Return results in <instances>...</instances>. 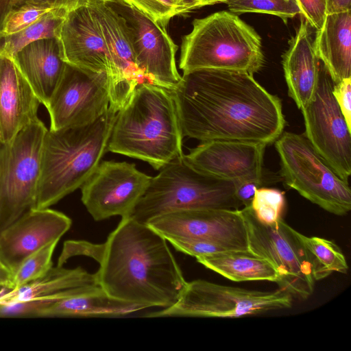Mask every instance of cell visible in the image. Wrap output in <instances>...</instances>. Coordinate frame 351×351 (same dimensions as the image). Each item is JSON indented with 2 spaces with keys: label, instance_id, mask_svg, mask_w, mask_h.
<instances>
[{
  "label": "cell",
  "instance_id": "obj_1",
  "mask_svg": "<svg viewBox=\"0 0 351 351\" xmlns=\"http://www.w3.org/2000/svg\"><path fill=\"white\" fill-rule=\"evenodd\" d=\"M184 136L269 145L283 132L280 99L246 72L199 69L183 73L170 90Z\"/></svg>",
  "mask_w": 351,
  "mask_h": 351
},
{
  "label": "cell",
  "instance_id": "obj_2",
  "mask_svg": "<svg viewBox=\"0 0 351 351\" xmlns=\"http://www.w3.org/2000/svg\"><path fill=\"white\" fill-rule=\"evenodd\" d=\"M104 244L95 275L108 295L147 308L178 300L187 282L167 240L148 224L121 217Z\"/></svg>",
  "mask_w": 351,
  "mask_h": 351
},
{
  "label": "cell",
  "instance_id": "obj_3",
  "mask_svg": "<svg viewBox=\"0 0 351 351\" xmlns=\"http://www.w3.org/2000/svg\"><path fill=\"white\" fill-rule=\"evenodd\" d=\"M183 136L171 91L144 82L118 111L107 150L142 160L160 170L184 155Z\"/></svg>",
  "mask_w": 351,
  "mask_h": 351
},
{
  "label": "cell",
  "instance_id": "obj_4",
  "mask_svg": "<svg viewBox=\"0 0 351 351\" xmlns=\"http://www.w3.org/2000/svg\"><path fill=\"white\" fill-rule=\"evenodd\" d=\"M118 111L110 104L89 124L47 129L34 208H49L82 185L107 151Z\"/></svg>",
  "mask_w": 351,
  "mask_h": 351
},
{
  "label": "cell",
  "instance_id": "obj_5",
  "mask_svg": "<svg viewBox=\"0 0 351 351\" xmlns=\"http://www.w3.org/2000/svg\"><path fill=\"white\" fill-rule=\"evenodd\" d=\"M182 37L179 67L186 73L199 69L246 72L264 66L261 37L237 14L222 10L195 19Z\"/></svg>",
  "mask_w": 351,
  "mask_h": 351
},
{
  "label": "cell",
  "instance_id": "obj_6",
  "mask_svg": "<svg viewBox=\"0 0 351 351\" xmlns=\"http://www.w3.org/2000/svg\"><path fill=\"white\" fill-rule=\"evenodd\" d=\"M183 156L169 161L152 177L129 217L147 223L159 215L178 210L240 209L235 182L194 169Z\"/></svg>",
  "mask_w": 351,
  "mask_h": 351
},
{
  "label": "cell",
  "instance_id": "obj_7",
  "mask_svg": "<svg viewBox=\"0 0 351 351\" xmlns=\"http://www.w3.org/2000/svg\"><path fill=\"white\" fill-rule=\"evenodd\" d=\"M280 176L289 188L326 211L345 215L351 210V190L305 134L285 132L275 141Z\"/></svg>",
  "mask_w": 351,
  "mask_h": 351
},
{
  "label": "cell",
  "instance_id": "obj_8",
  "mask_svg": "<svg viewBox=\"0 0 351 351\" xmlns=\"http://www.w3.org/2000/svg\"><path fill=\"white\" fill-rule=\"evenodd\" d=\"M47 131L38 118L0 144V234L34 208Z\"/></svg>",
  "mask_w": 351,
  "mask_h": 351
},
{
  "label": "cell",
  "instance_id": "obj_9",
  "mask_svg": "<svg viewBox=\"0 0 351 351\" xmlns=\"http://www.w3.org/2000/svg\"><path fill=\"white\" fill-rule=\"evenodd\" d=\"M292 295L276 291L250 290L204 280L187 282L172 306L145 315L147 317H240L291 308Z\"/></svg>",
  "mask_w": 351,
  "mask_h": 351
},
{
  "label": "cell",
  "instance_id": "obj_10",
  "mask_svg": "<svg viewBox=\"0 0 351 351\" xmlns=\"http://www.w3.org/2000/svg\"><path fill=\"white\" fill-rule=\"evenodd\" d=\"M250 252L268 260L279 274L278 285L292 296L305 300L313 292L314 279L300 232L282 218L271 224L259 221L250 206L243 207Z\"/></svg>",
  "mask_w": 351,
  "mask_h": 351
},
{
  "label": "cell",
  "instance_id": "obj_11",
  "mask_svg": "<svg viewBox=\"0 0 351 351\" xmlns=\"http://www.w3.org/2000/svg\"><path fill=\"white\" fill-rule=\"evenodd\" d=\"M333 84L327 70L320 64L314 95L301 110L304 134L339 176L348 182L351 174V130L332 95Z\"/></svg>",
  "mask_w": 351,
  "mask_h": 351
},
{
  "label": "cell",
  "instance_id": "obj_12",
  "mask_svg": "<svg viewBox=\"0 0 351 351\" xmlns=\"http://www.w3.org/2000/svg\"><path fill=\"white\" fill-rule=\"evenodd\" d=\"M110 106L109 79L95 73L65 64L60 80L46 107L50 130L89 124Z\"/></svg>",
  "mask_w": 351,
  "mask_h": 351
},
{
  "label": "cell",
  "instance_id": "obj_13",
  "mask_svg": "<svg viewBox=\"0 0 351 351\" xmlns=\"http://www.w3.org/2000/svg\"><path fill=\"white\" fill-rule=\"evenodd\" d=\"M151 179L134 163L103 161L80 186L82 202L97 221L129 217Z\"/></svg>",
  "mask_w": 351,
  "mask_h": 351
},
{
  "label": "cell",
  "instance_id": "obj_14",
  "mask_svg": "<svg viewBox=\"0 0 351 351\" xmlns=\"http://www.w3.org/2000/svg\"><path fill=\"white\" fill-rule=\"evenodd\" d=\"M125 20L137 66L148 82L171 90L180 82L178 46L166 27L121 0H107Z\"/></svg>",
  "mask_w": 351,
  "mask_h": 351
},
{
  "label": "cell",
  "instance_id": "obj_15",
  "mask_svg": "<svg viewBox=\"0 0 351 351\" xmlns=\"http://www.w3.org/2000/svg\"><path fill=\"white\" fill-rule=\"evenodd\" d=\"M168 242L214 241L233 250H249L241 209H193L159 215L148 223Z\"/></svg>",
  "mask_w": 351,
  "mask_h": 351
},
{
  "label": "cell",
  "instance_id": "obj_16",
  "mask_svg": "<svg viewBox=\"0 0 351 351\" xmlns=\"http://www.w3.org/2000/svg\"><path fill=\"white\" fill-rule=\"evenodd\" d=\"M105 42L111 66L110 104L118 110L136 86L147 82L136 62L128 26L107 0H90Z\"/></svg>",
  "mask_w": 351,
  "mask_h": 351
},
{
  "label": "cell",
  "instance_id": "obj_17",
  "mask_svg": "<svg viewBox=\"0 0 351 351\" xmlns=\"http://www.w3.org/2000/svg\"><path fill=\"white\" fill-rule=\"evenodd\" d=\"M266 146L257 142L211 140L202 142L183 158L194 169L219 178L235 183L263 181Z\"/></svg>",
  "mask_w": 351,
  "mask_h": 351
},
{
  "label": "cell",
  "instance_id": "obj_18",
  "mask_svg": "<svg viewBox=\"0 0 351 351\" xmlns=\"http://www.w3.org/2000/svg\"><path fill=\"white\" fill-rule=\"evenodd\" d=\"M56 38L65 63L92 72L106 73L110 80V63L90 0L66 13Z\"/></svg>",
  "mask_w": 351,
  "mask_h": 351
},
{
  "label": "cell",
  "instance_id": "obj_19",
  "mask_svg": "<svg viewBox=\"0 0 351 351\" xmlns=\"http://www.w3.org/2000/svg\"><path fill=\"white\" fill-rule=\"evenodd\" d=\"M71 219L51 209L32 208L0 234V263L12 274L28 256L60 239Z\"/></svg>",
  "mask_w": 351,
  "mask_h": 351
},
{
  "label": "cell",
  "instance_id": "obj_20",
  "mask_svg": "<svg viewBox=\"0 0 351 351\" xmlns=\"http://www.w3.org/2000/svg\"><path fill=\"white\" fill-rule=\"evenodd\" d=\"M40 101L12 58L0 56V143L38 119Z\"/></svg>",
  "mask_w": 351,
  "mask_h": 351
},
{
  "label": "cell",
  "instance_id": "obj_21",
  "mask_svg": "<svg viewBox=\"0 0 351 351\" xmlns=\"http://www.w3.org/2000/svg\"><path fill=\"white\" fill-rule=\"evenodd\" d=\"M311 28L301 16L298 29L289 40L288 49L282 56L289 96L301 110L314 95L321 64L315 51Z\"/></svg>",
  "mask_w": 351,
  "mask_h": 351
},
{
  "label": "cell",
  "instance_id": "obj_22",
  "mask_svg": "<svg viewBox=\"0 0 351 351\" xmlns=\"http://www.w3.org/2000/svg\"><path fill=\"white\" fill-rule=\"evenodd\" d=\"M147 308L108 295L99 285L69 289L44 309L38 317H119Z\"/></svg>",
  "mask_w": 351,
  "mask_h": 351
},
{
  "label": "cell",
  "instance_id": "obj_23",
  "mask_svg": "<svg viewBox=\"0 0 351 351\" xmlns=\"http://www.w3.org/2000/svg\"><path fill=\"white\" fill-rule=\"evenodd\" d=\"M12 59L46 108L66 64L61 58L57 39L34 41Z\"/></svg>",
  "mask_w": 351,
  "mask_h": 351
},
{
  "label": "cell",
  "instance_id": "obj_24",
  "mask_svg": "<svg viewBox=\"0 0 351 351\" xmlns=\"http://www.w3.org/2000/svg\"><path fill=\"white\" fill-rule=\"evenodd\" d=\"M314 48L334 83L351 78V10L326 14Z\"/></svg>",
  "mask_w": 351,
  "mask_h": 351
},
{
  "label": "cell",
  "instance_id": "obj_25",
  "mask_svg": "<svg viewBox=\"0 0 351 351\" xmlns=\"http://www.w3.org/2000/svg\"><path fill=\"white\" fill-rule=\"evenodd\" d=\"M197 261L230 280L269 281L278 284L279 274L267 259L250 250H228L198 256Z\"/></svg>",
  "mask_w": 351,
  "mask_h": 351
},
{
  "label": "cell",
  "instance_id": "obj_26",
  "mask_svg": "<svg viewBox=\"0 0 351 351\" xmlns=\"http://www.w3.org/2000/svg\"><path fill=\"white\" fill-rule=\"evenodd\" d=\"M98 285L95 273L90 274L81 267L73 269L52 267L38 279L14 289L0 292V304L46 298L73 288Z\"/></svg>",
  "mask_w": 351,
  "mask_h": 351
},
{
  "label": "cell",
  "instance_id": "obj_27",
  "mask_svg": "<svg viewBox=\"0 0 351 351\" xmlns=\"http://www.w3.org/2000/svg\"><path fill=\"white\" fill-rule=\"evenodd\" d=\"M311 265L314 280H320L332 272L346 274V258L339 246L332 241L300 234Z\"/></svg>",
  "mask_w": 351,
  "mask_h": 351
},
{
  "label": "cell",
  "instance_id": "obj_28",
  "mask_svg": "<svg viewBox=\"0 0 351 351\" xmlns=\"http://www.w3.org/2000/svg\"><path fill=\"white\" fill-rule=\"evenodd\" d=\"M68 12L62 10L51 14L12 34H0V56L12 58L19 51L34 41L56 38Z\"/></svg>",
  "mask_w": 351,
  "mask_h": 351
},
{
  "label": "cell",
  "instance_id": "obj_29",
  "mask_svg": "<svg viewBox=\"0 0 351 351\" xmlns=\"http://www.w3.org/2000/svg\"><path fill=\"white\" fill-rule=\"evenodd\" d=\"M225 3L230 12L237 15L268 14L279 17L285 23L301 13L296 0H227Z\"/></svg>",
  "mask_w": 351,
  "mask_h": 351
},
{
  "label": "cell",
  "instance_id": "obj_30",
  "mask_svg": "<svg viewBox=\"0 0 351 351\" xmlns=\"http://www.w3.org/2000/svg\"><path fill=\"white\" fill-rule=\"evenodd\" d=\"M58 243H49L28 256L12 276V289L34 281L45 274L52 267V256Z\"/></svg>",
  "mask_w": 351,
  "mask_h": 351
},
{
  "label": "cell",
  "instance_id": "obj_31",
  "mask_svg": "<svg viewBox=\"0 0 351 351\" xmlns=\"http://www.w3.org/2000/svg\"><path fill=\"white\" fill-rule=\"evenodd\" d=\"M135 8L164 27L175 16L195 9L190 0H121Z\"/></svg>",
  "mask_w": 351,
  "mask_h": 351
},
{
  "label": "cell",
  "instance_id": "obj_32",
  "mask_svg": "<svg viewBox=\"0 0 351 351\" xmlns=\"http://www.w3.org/2000/svg\"><path fill=\"white\" fill-rule=\"evenodd\" d=\"M65 8L47 4H26L12 10L3 21L0 34L16 33L47 16Z\"/></svg>",
  "mask_w": 351,
  "mask_h": 351
},
{
  "label": "cell",
  "instance_id": "obj_33",
  "mask_svg": "<svg viewBox=\"0 0 351 351\" xmlns=\"http://www.w3.org/2000/svg\"><path fill=\"white\" fill-rule=\"evenodd\" d=\"M250 208L259 221L265 224L273 223L282 219L285 208V193L276 189L259 187Z\"/></svg>",
  "mask_w": 351,
  "mask_h": 351
},
{
  "label": "cell",
  "instance_id": "obj_34",
  "mask_svg": "<svg viewBox=\"0 0 351 351\" xmlns=\"http://www.w3.org/2000/svg\"><path fill=\"white\" fill-rule=\"evenodd\" d=\"M66 291L46 298L0 304V317H38L43 309L62 298Z\"/></svg>",
  "mask_w": 351,
  "mask_h": 351
},
{
  "label": "cell",
  "instance_id": "obj_35",
  "mask_svg": "<svg viewBox=\"0 0 351 351\" xmlns=\"http://www.w3.org/2000/svg\"><path fill=\"white\" fill-rule=\"evenodd\" d=\"M104 243L95 244L82 240L66 241L58 257L57 265L63 266L69 258L75 256H88L99 263L104 255Z\"/></svg>",
  "mask_w": 351,
  "mask_h": 351
},
{
  "label": "cell",
  "instance_id": "obj_36",
  "mask_svg": "<svg viewBox=\"0 0 351 351\" xmlns=\"http://www.w3.org/2000/svg\"><path fill=\"white\" fill-rule=\"evenodd\" d=\"M170 243L176 250L195 258L234 250L226 245L214 241H173Z\"/></svg>",
  "mask_w": 351,
  "mask_h": 351
},
{
  "label": "cell",
  "instance_id": "obj_37",
  "mask_svg": "<svg viewBox=\"0 0 351 351\" xmlns=\"http://www.w3.org/2000/svg\"><path fill=\"white\" fill-rule=\"evenodd\" d=\"M300 9V15L312 28L319 29L327 14L326 0H296Z\"/></svg>",
  "mask_w": 351,
  "mask_h": 351
},
{
  "label": "cell",
  "instance_id": "obj_38",
  "mask_svg": "<svg viewBox=\"0 0 351 351\" xmlns=\"http://www.w3.org/2000/svg\"><path fill=\"white\" fill-rule=\"evenodd\" d=\"M332 95L351 130V78L334 83Z\"/></svg>",
  "mask_w": 351,
  "mask_h": 351
},
{
  "label": "cell",
  "instance_id": "obj_39",
  "mask_svg": "<svg viewBox=\"0 0 351 351\" xmlns=\"http://www.w3.org/2000/svg\"><path fill=\"white\" fill-rule=\"evenodd\" d=\"M263 181L248 180L235 183V195L243 207L250 206L255 192L261 186Z\"/></svg>",
  "mask_w": 351,
  "mask_h": 351
},
{
  "label": "cell",
  "instance_id": "obj_40",
  "mask_svg": "<svg viewBox=\"0 0 351 351\" xmlns=\"http://www.w3.org/2000/svg\"><path fill=\"white\" fill-rule=\"evenodd\" d=\"M89 0H14L16 8L26 4H47L65 8L68 10L86 4Z\"/></svg>",
  "mask_w": 351,
  "mask_h": 351
},
{
  "label": "cell",
  "instance_id": "obj_41",
  "mask_svg": "<svg viewBox=\"0 0 351 351\" xmlns=\"http://www.w3.org/2000/svg\"><path fill=\"white\" fill-rule=\"evenodd\" d=\"M327 14L351 10V0H326Z\"/></svg>",
  "mask_w": 351,
  "mask_h": 351
},
{
  "label": "cell",
  "instance_id": "obj_42",
  "mask_svg": "<svg viewBox=\"0 0 351 351\" xmlns=\"http://www.w3.org/2000/svg\"><path fill=\"white\" fill-rule=\"evenodd\" d=\"M15 8L14 0H0V30L8 14Z\"/></svg>",
  "mask_w": 351,
  "mask_h": 351
},
{
  "label": "cell",
  "instance_id": "obj_43",
  "mask_svg": "<svg viewBox=\"0 0 351 351\" xmlns=\"http://www.w3.org/2000/svg\"><path fill=\"white\" fill-rule=\"evenodd\" d=\"M12 276L10 271L0 265V286L12 289Z\"/></svg>",
  "mask_w": 351,
  "mask_h": 351
},
{
  "label": "cell",
  "instance_id": "obj_44",
  "mask_svg": "<svg viewBox=\"0 0 351 351\" xmlns=\"http://www.w3.org/2000/svg\"><path fill=\"white\" fill-rule=\"evenodd\" d=\"M195 9H198L207 5H212L217 3H225L227 0H190Z\"/></svg>",
  "mask_w": 351,
  "mask_h": 351
},
{
  "label": "cell",
  "instance_id": "obj_45",
  "mask_svg": "<svg viewBox=\"0 0 351 351\" xmlns=\"http://www.w3.org/2000/svg\"><path fill=\"white\" fill-rule=\"evenodd\" d=\"M0 265H1V264L0 263Z\"/></svg>",
  "mask_w": 351,
  "mask_h": 351
},
{
  "label": "cell",
  "instance_id": "obj_46",
  "mask_svg": "<svg viewBox=\"0 0 351 351\" xmlns=\"http://www.w3.org/2000/svg\"><path fill=\"white\" fill-rule=\"evenodd\" d=\"M0 144H1V143H0Z\"/></svg>",
  "mask_w": 351,
  "mask_h": 351
}]
</instances>
